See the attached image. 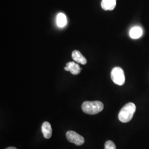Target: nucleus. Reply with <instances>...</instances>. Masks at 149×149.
Masks as SVG:
<instances>
[{"instance_id": "423d86ee", "label": "nucleus", "mask_w": 149, "mask_h": 149, "mask_svg": "<svg viewBox=\"0 0 149 149\" xmlns=\"http://www.w3.org/2000/svg\"><path fill=\"white\" fill-rule=\"evenodd\" d=\"M117 0H102L101 7L105 11H112L115 8Z\"/></svg>"}, {"instance_id": "9d476101", "label": "nucleus", "mask_w": 149, "mask_h": 149, "mask_svg": "<svg viewBox=\"0 0 149 149\" xmlns=\"http://www.w3.org/2000/svg\"><path fill=\"white\" fill-rule=\"evenodd\" d=\"M67 23V18L65 15L63 13H60L56 17V24L60 28L64 27Z\"/></svg>"}, {"instance_id": "39448f33", "label": "nucleus", "mask_w": 149, "mask_h": 149, "mask_svg": "<svg viewBox=\"0 0 149 149\" xmlns=\"http://www.w3.org/2000/svg\"><path fill=\"white\" fill-rule=\"evenodd\" d=\"M64 70L67 71H70L72 74L74 75L79 74L81 71V69L79 65L76 64L73 61L68 63L66 64V66L64 68Z\"/></svg>"}, {"instance_id": "6e6552de", "label": "nucleus", "mask_w": 149, "mask_h": 149, "mask_svg": "<svg viewBox=\"0 0 149 149\" xmlns=\"http://www.w3.org/2000/svg\"><path fill=\"white\" fill-rule=\"evenodd\" d=\"M42 131L45 138L49 139L51 138L52 135V128L49 123L48 122L43 123L42 126Z\"/></svg>"}, {"instance_id": "0eeeda50", "label": "nucleus", "mask_w": 149, "mask_h": 149, "mask_svg": "<svg viewBox=\"0 0 149 149\" xmlns=\"http://www.w3.org/2000/svg\"><path fill=\"white\" fill-rule=\"evenodd\" d=\"M72 58L77 63L85 65L87 64V59L83 56L79 50H74L72 53Z\"/></svg>"}, {"instance_id": "f03ea898", "label": "nucleus", "mask_w": 149, "mask_h": 149, "mask_svg": "<svg viewBox=\"0 0 149 149\" xmlns=\"http://www.w3.org/2000/svg\"><path fill=\"white\" fill-rule=\"evenodd\" d=\"M104 105L100 101H86L82 104V109L86 114L95 115L103 111Z\"/></svg>"}, {"instance_id": "9b49d317", "label": "nucleus", "mask_w": 149, "mask_h": 149, "mask_svg": "<svg viewBox=\"0 0 149 149\" xmlns=\"http://www.w3.org/2000/svg\"><path fill=\"white\" fill-rule=\"evenodd\" d=\"M104 149H116V146L111 140H108L105 143Z\"/></svg>"}, {"instance_id": "20e7f679", "label": "nucleus", "mask_w": 149, "mask_h": 149, "mask_svg": "<svg viewBox=\"0 0 149 149\" xmlns=\"http://www.w3.org/2000/svg\"><path fill=\"white\" fill-rule=\"evenodd\" d=\"M66 136L69 142L74 143L76 145L80 146L85 143L84 138L74 131H68L66 134Z\"/></svg>"}, {"instance_id": "1a4fd4ad", "label": "nucleus", "mask_w": 149, "mask_h": 149, "mask_svg": "<svg viewBox=\"0 0 149 149\" xmlns=\"http://www.w3.org/2000/svg\"><path fill=\"white\" fill-rule=\"evenodd\" d=\"M143 34V31L141 27L135 26L133 27L129 32L130 37L134 39L141 37Z\"/></svg>"}, {"instance_id": "f8f14e48", "label": "nucleus", "mask_w": 149, "mask_h": 149, "mask_svg": "<svg viewBox=\"0 0 149 149\" xmlns=\"http://www.w3.org/2000/svg\"><path fill=\"white\" fill-rule=\"evenodd\" d=\"M17 149L15 147H9V148H7V149Z\"/></svg>"}, {"instance_id": "f257e3e1", "label": "nucleus", "mask_w": 149, "mask_h": 149, "mask_svg": "<svg viewBox=\"0 0 149 149\" xmlns=\"http://www.w3.org/2000/svg\"><path fill=\"white\" fill-rule=\"evenodd\" d=\"M136 111V106L133 103L130 102L123 107L119 113V120L122 123L130 122L133 117Z\"/></svg>"}, {"instance_id": "7ed1b4c3", "label": "nucleus", "mask_w": 149, "mask_h": 149, "mask_svg": "<svg viewBox=\"0 0 149 149\" xmlns=\"http://www.w3.org/2000/svg\"><path fill=\"white\" fill-rule=\"evenodd\" d=\"M111 79L116 85L122 86L125 83V74L123 70L119 67H116L111 71Z\"/></svg>"}]
</instances>
